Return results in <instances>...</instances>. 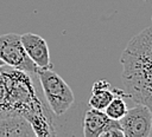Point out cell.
Segmentation results:
<instances>
[{
  "instance_id": "7a4b0ae2",
  "label": "cell",
  "mask_w": 152,
  "mask_h": 137,
  "mask_svg": "<svg viewBox=\"0 0 152 137\" xmlns=\"http://www.w3.org/2000/svg\"><path fill=\"white\" fill-rule=\"evenodd\" d=\"M122 83L135 104L152 113V26L134 35L121 53Z\"/></svg>"
},
{
  "instance_id": "52a82bcc",
  "label": "cell",
  "mask_w": 152,
  "mask_h": 137,
  "mask_svg": "<svg viewBox=\"0 0 152 137\" xmlns=\"http://www.w3.org/2000/svg\"><path fill=\"white\" fill-rule=\"evenodd\" d=\"M23 46L32 59V61L39 67V70L53 68V64L50 59V51L46 40L36 33H25L20 35Z\"/></svg>"
},
{
  "instance_id": "3957f363",
  "label": "cell",
  "mask_w": 152,
  "mask_h": 137,
  "mask_svg": "<svg viewBox=\"0 0 152 137\" xmlns=\"http://www.w3.org/2000/svg\"><path fill=\"white\" fill-rule=\"evenodd\" d=\"M46 105L55 116L64 115L75 100L71 87L65 80L53 71V68L39 70L37 73Z\"/></svg>"
},
{
  "instance_id": "8992f818",
  "label": "cell",
  "mask_w": 152,
  "mask_h": 137,
  "mask_svg": "<svg viewBox=\"0 0 152 137\" xmlns=\"http://www.w3.org/2000/svg\"><path fill=\"white\" fill-rule=\"evenodd\" d=\"M82 126L84 137H103V135L110 130L121 129L119 120L112 119L104 111L93 107L86 111Z\"/></svg>"
},
{
  "instance_id": "7c38bea8",
  "label": "cell",
  "mask_w": 152,
  "mask_h": 137,
  "mask_svg": "<svg viewBox=\"0 0 152 137\" xmlns=\"http://www.w3.org/2000/svg\"><path fill=\"white\" fill-rule=\"evenodd\" d=\"M144 1H146V0H144Z\"/></svg>"
},
{
  "instance_id": "5b68a950",
  "label": "cell",
  "mask_w": 152,
  "mask_h": 137,
  "mask_svg": "<svg viewBox=\"0 0 152 137\" xmlns=\"http://www.w3.org/2000/svg\"><path fill=\"white\" fill-rule=\"evenodd\" d=\"M119 123L125 137H148L152 132V113L142 104L127 110Z\"/></svg>"
},
{
  "instance_id": "ba28073f",
  "label": "cell",
  "mask_w": 152,
  "mask_h": 137,
  "mask_svg": "<svg viewBox=\"0 0 152 137\" xmlns=\"http://www.w3.org/2000/svg\"><path fill=\"white\" fill-rule=\"evenodd\" d=\"M0 137H36V135L25 118L0 117Z\"/></svg>"
},
{
  "instance_id": "9c48e42d",
  "label": "cell",
  "mask_w": 152,
  "mask_h": 137,
  "mask_svg": "<svg viewBox=\"0 0 152 137\" xmlns=\"http://www.w3.org/2000/svg\"><path fill=\"white\" fill-rule=\"evenodd\" d=\"M119 89L113 87L109 81L106 79L96 80L91 86V93L90 98L88 100V104L93 109L97 110H104L106 106L109 104V102L114 98Z\"/></svg>"
},
{
  "instance_id": "8fae6325",
  "label": "cell",
  "mask_w": 152,
  "mask_h": 137,
  "mask_svg": "<svg viewBox=\"0 0 152 137\" xmlns=\"http://www.w3.org/2000/svg\"><path fill=\"white\" fill-rule=\"evenodd\" d=\"M4 65H6V64H5V63H4V61L0 59V66H4Z\"/></svg>"
},
{
  "instance_id": "6da1fadb",
  "label": "cell",
  "mask_w": 152,
  "mask_h": 137,
  "mask_svg": "<svg viewBox=\"0 0 152 137\" xmlns=\"http://www.w3.org/2000/svg\"><path fill=\"white\" fill-rule=\"evenodd\" d=\"M0 117H23L36 137L56 136L53 113L39 97L32 74L0 66Z\"/></svg>"
},
{
  "instance_id": "277c9868",
  "label": "cell",
  "mask_w": 152,
  "mask_h": 137,
  "mask_svg": "<svg viewBox=\"0 0 152 137\" xmlns=\"http://www.w3.org/2000/svg\"><path fill=\"white\" fill-rule=\"evenodd\" d=\"M0 59L8 66L37 76L39 67L26 53L21 38L17 33H5L0 35Z\"/></svg>"
},
{
  "instance_id": "30bf717a",
  "label": "cell",
  "mask_w": 152,
  "mask_h": 137,
  "mask_svg": "<svg viewBox=\"0 0 152 137\" xmlns=\"http://www.w3.org/2000/svg\"><path fill=\"white\" fill-rule=\"evenodd\" d=\"M126 97H128L127 92L119 89L118 92H116V94L114 96V98L109 102V104L103 110L104 113L109 118H112V119H115V120L121 119L125 116V113L127 112V110H128L127 104L125 102V98Z\"/></svg>"
}]
</instances>
